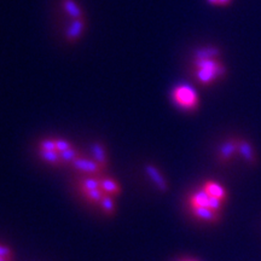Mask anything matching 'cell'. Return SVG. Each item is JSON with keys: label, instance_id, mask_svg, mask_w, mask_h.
<instances>
[{"label": "cell", "instance_id": "6da1fadb", "mask_svg": "<svg viewBox=\"0 0 261 261\" xmlns=\"http://www.w3.org/2000/svg\"><path fill=\"white\" fill-rule=\"evenodd\" d=\"M191 76L203 87H210L227 75V68L221 61V52L215 46H204L195 51L191 61Z\"/></svg>", "mask_w": 261, "mask_h": 261}, {"label": "cell", "instance_id": "7a4b0ae2", "mask_svg": "<svg viewBox=\"0 0 261 261\" xmlns=\"http://www.w3.org/2000/svg\"><path fill=\"white\" fill-rule=\"evenodd\" d=\"M171 99L175 107L184 112L194 113L200 108V98L194 87L190 85L180 84L173 87L171 91Z\"/></svg>", "mask_w": 261, "mask_h": 261}, {"label": "cell", "instance_id": "3957f363", "mask_svg": "<svg viewBox=\"0 0 261 261\" xmlns=\"http://www.w3.org/2000/svg\"><path fill=\"white\" fill-rule=\"evenodd\" d=\"M70 166L76 172L86 175H92V177H102L104 173L102 167L93 159H89L84 155L79 156Z\"/></svg>", "mask_w": 261, "mask_h": 261}, {"label": "cell", "instance_id": "277c9868", "mask_svg": "<svg viewBox=\"0 0 261 261\" xmlns=\"http://www.w3.org/2000/svg\"><path fill=\"white\" fill-rule=\"evenodd\" d=\"M238 138L231 137L227 138L218 149V162L220 165H227L232 161V159L238 154Z\"/></svg>", "mask_w": 261, "mask_h": 261}, {"label": "cell", "instance_id": "5b68a950", "mask_svg": "<svg viewBox=\"0 0 261 261\" xmlns=\"http://www.w3.org/2000/svg\"><path fill=\"white\" fill-rule=\"evenodd\" d=\"M86 27H87L86 17L70 21V23L68 24V27L65 29V33H64L65 40H67L68 44L70 45L76 44V42L81 39V37L84 35L85 31H86Z\"/></svg>", "mask_w": 261, "mask_h": 261}, {"label": "cell", "instance_id": "8992f818", "mask_svg": "<svg viewBox=\"0 0 261 261\" xmlns=\"http://www.w3.org/2000/svg\"><path fill=\"white\" fill-rule=\"evenodd\" d=\"M144 171L160 192H162V194L168 192L169 184L167 178L163 175V173L155 165H152V163H145Z\"/></svg>", "mask_w": 261, "mask_h": 261}, {"label": "cell", "instance_id": "52a82bcc", "mask_svg": "<svg viewBox=\"0 0 261 261\" xmlns=\"http://www.w3.org/2000/svg\"><path fill=\"white\" fill-rule=\"evenodd\" d=\"M238 155L242 158L244 161H246L248 165L252 166V167H255L259 162L257 160V155L255 149H254L253 144L250 142H248L247 139L244 138H238Z\"/></svg>", "mask_w": 261, "mask_h": 261}, {"label": "cell", "instance_id": "ba28073f", "mask_svg": "<svg viewBox=\"0 0 261 261\" xmlns=\"http://www.w3.org/2000/svg\"><path fill=\"white\" fill-rule=\"evenodd\" d=\"M191 214L196 219L205 221V223L217 224L221 220V213H218L208 207H189Z\"/></svg>", "mask_w": 261, "mask_h": 261}, {"label": "cell", "instance_id": "9c48e42d", "mask_svg": "<svg viewBox=\"0 0 261 261\" xmlns=\"http://www.w3.org/2000/svg\"><path fill=\"white\" fill-rule=\"evenodd\" d=\"M91 155H92L94 161L106 172V169L109 167V158H108L106 145L102 142H93L91 144Z\"/></svg>", "mask_w": 261, "mask_h": 261}, {"label": "cell", "instance_id": "30bf717a", "mask_svg": "<svg viewBox=\"0 0 261 261\" xmlns=\"http://www.w3.org/2000/svg\"><path fill=\"white\" fill-rule=\"evenodd\" d=\"M61 8L70 21L86 17V16H85L84 9L81 8V5L76 2V0H61Z\"/></svg>", "mask_w": 261, "mask_h": 261}, {"label": "cell", "instance_id": "8fae6325", "mask_svg": "<svg viewBox=\"0 0 261 261\" xmlns=\"http://www.w3.org/2000/svg\"><path fill=\"white\" fill-rule=\"evenodd\" d=\"M211 196L204 191L203 188L192 192L188 198L189 207H208L210 208Z\"/></svg>", "mask_w": 261, "mask_h": 261}, {"label": "cell", "instance_id": "7c38bea8", "mask_svg": "<svg viewBox=\"0 0 261 261\" xmlns=\"http://www.w3.org/2000/svg\"><path fill=\"white\" fill-rule=\"evenodd\" d=\"M100 189L106 195L113 196H119L122 192V188L120 185V182L112 177H100Z\"/></svg>", "mask_w": 261, "mask_h": 261}, {"label": "cell", "instance_id": "4fadbf2b", "mask_svg": "<svg viewBox=\"0 0 261 261\" xmlns=\"http://www.w3.org/2000/svg\"><path fill=\"white\" fill-rule=\"evenodd\" d=\"M202 188L204 189V191L207 192L211 197H217L223 201H226L227 191L223 185L219 184V182L213 181V180H207L204 181V184L202 185Z\"/></svg>", "mask_w": 261, "mask_h": 261}, {"label": "cell", "instance_id": "5bb4252c", "mask_svg": "<svg viewBox=\"0 0 261 261\" xmlns=\"http://www.w3.org/2000/svg\"><path fill=\"white\" fill-rule=\"evenodd\" d=\"M38 155L42 161L48 163V165L51 166H55V167H62V166H64L63 161H62L61 154L57 151V150H50V151L39 150Z\"/></svg>", "mask_w": 261, "mask_h": 261}, {"label": "cell", "instance_id": "9a60e30c", "mask_svg": "<svg viewBox=\"0 0 261 261\" xmlns=\"http://www.w3.org/2000/svg\"><path fill=\"white\" fill-rule=\"evenodd\" d=\"M100 189V177H92V175H86L79 180V190L81 194Z\"/></svg>", "mask_w": 261, "mask_h": 261}, {"label": "cell", "instance_id": "2e32d148", "mask_svg": "<svg viewBox=\"0 0 261 261\" xmlns=\"http://www.w3.org/2000/svg\"><path fill=\"white\" fill-rule=\"evenodd\" d=\"M99 207L107 217H114L116 213V204H115V201H114L113 196L104 195V197L102 198V201H100L99 203Z\"/></svg>", "mask_w": 261, "mask_h": 261}, {"label": "cell", "instance_id": "e0dca14e", "mask_svg": "<svg viewBox=\"0 0 261 261\" xmlns=\"http://www.w3.org/2000/svg\"><path fill=\"white\" fill-rule=\"evenodd\" d=\"M61 154V158H62V161H63L64 165H71L75 160H76L79 156H81L83 154L77 150L76 148H74V146H71L70 149L65 150L63 152H60Z\"/></svg>", "mask_w": 261, "mask_h": 261}, {"label": "cell", "instance_id": "ac0fdd59", "mask_svg": "<svg viewBox=\"0 0 261 261\" xmlns=\"http://www.w3.org/2000/svg\"><path fill=\"white\" fill-rule=\"evenodd\" d=\"M104 195L106 194L102 191V189H96V190L89 191V192H86V194H84L86 201L89 202V203H92V204H99L100 201H102V198L104 197Z\"/></svg>", "mask_w": 261, "mask_h": 261}, {"label": "cell", "instance_id": "d6986e66", "mask_svg": "<svg viewBox=\"0 0 261 261\" xmlns=\"http://www.w3.org/2000/svg\"><path fill=\"white\" fill-rule=\"evenodd\" d=\"M39 150H45V151H50V150H56V140L55 138H45L39 142Z\"/></svg>", "mask_w": 261, "mask_h": 261}, {"label": "cell", "instance_id": "ffe728a7", "mask_svg": "<svg viewBox=\"0 0 261 261\" xmlns=\"http://www.w3.org/2000/svg\"><path fill=\"white\" fill-rule=\"evenodd\" d=\"M55 140H56V150L58 152H63L65 150L70 149L71 146H74L71 144V142L64 138H55Z\"/></svg>", "mask_w": 261, "mask_h": 261}, {"label": "cell", "instance_id": "44dd1931", "mask_svg": "<svg viewBox=\"0 0 261 261\" xmlns=\"http://www.w3.org/2000/svg\"><path fill=\"white\" fill-rule=\"evenodd\" d=\"M224 203H225V201L220 200V198L211 197L210 208L215 212H218V213H221V211H223V208H224Z\"/></svg>", "mask_w": 261, "mask_h": 261}, {"label": "cell", "instance_id": "7402d4cb", "mask_svg": "<svg viewBox=\"0 0 261 261\" xmlns=\"http://www.w3.org/2000/svg\"><path fill=\"white\" fill-rule=\"evenodd\" d=\"M232 0H219V6H227L231 4Z\"/></svg>", "mask_w": 261, "mask_h": 261}, {"label": "cell", "instance_id": "603a6c76", "mask_svg": "<svg viewBox=\"0 0 261 261\" xmlns=\"http://www.w3.org/2000/svg\"><path fill=\"white\" fill-rule=\"evenodd\" d=\"M207 2L213 6H219V0H207Z\"/></svg>", "mask_w": 261, "mask_h": 261}]
</instances>
